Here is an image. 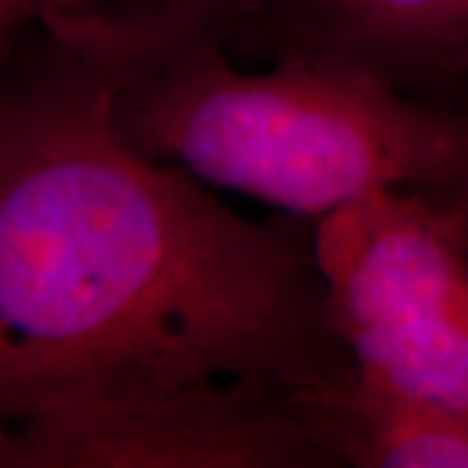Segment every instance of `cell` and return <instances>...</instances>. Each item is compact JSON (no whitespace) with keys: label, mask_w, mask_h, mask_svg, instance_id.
I'll return each mask as SVG.
<instances>
[{"label":"cell","mask_w":468,"mask_h":468,"mask_svg":"<svg viewBox=\"0 0 468 468\" xmlns=\"http://www.w3.org/2000/svg\"><path fill=\"white\" fill-rule=\"evenodd\" d=\"M463 100L468 101V97H463ZM430 198H435V201L445 203V206H451V208H455L461 217L466 218L468 224V167L466 172L455 180V183L451 185V187H445L442 193H437V196H430Z\"/></svg>","instance_id":"8"},{"label":"cell","mask_w":468,"mask_h":468,"mask_svg":"<svg viewBox=\"0 0 468 468\" xmlns=\"http://www.w3.org/2000/svg\"><path fill=\"white\" fill-rule=\"evenodd\" d=\"M346 468H468V411L401 393L349 369L323 390Z\"/></svg>","instance_id":"7"},{"label":"cell","mask_w":468,"mask_h":468,"mask_svg":"<svg viewBox=\"0 0 468 468\" xmlns=\"http://www.w3.org/2000/svg\"><path fill=\"white\" fill-rule=\"evenodd\" d=\"M112 120L151 159L294 217L378 190L437 196L468 167L463 97H417L310 55L252 70L224 45L198 48L115 86Z\"/></svg>","instance_id":"2"},{"label":"cell","mask_w":468,"mask_h":468,"mask_svg":"<svg viewBox=\"0 0 468 468\" xmlns=\"http://www.w3.org/2000/svg\"><path fill=\"white\" fill-rule=\"evenodd\" d=\"M468 0H261L227 52L242 66L284 55L365 68L417 97H455Z\"/></svg>","instance_id":"5"},{"label":"cell","mask_w":468,"mask_h":468,"mask_svg":"<svg viewBox=\"0 0 468 468\" xmlns=\"http://www.w3.org/2000/svg\"><path fill=\"white\" fill-rule=\"evenodd\" d=\"M331 318L362 378L468 411V224L411 190L318 218Z\"/></svg>","instance_id":"3"},{"label":"cell","mask_w":468,"mask_h":468,"mask_svg":"<svg viewBox=\"0 0 468 468\" xmlns=\"http://www.w3.org/2000/svg\"><path fill=\"white\" fill-rule=\"evenodd\" d=\"M323 393L70 430H3L0 468H338Z\"/></svg>","instance_id":"4"},{"label":"cell","mask_w":468,"mask_h":468,"mask_svg":"<svg viewBox=\"0 0 468 468\" xmlns=\"http://www.w3.org/2000/svg\"><path fill=\"white\" fill-rule=\"evenodd\" d=\"M261 0H0L3 34L32 27L115 86L229 45Z\"/></svg>","instance_id":"6"},{"label":"cell","mask_w":468,"mask_h":468,"mask_svg":"<svg viewBox=\"0 0 468 468\" xmlns=\"http://www.w3.org/2000/svg\"><path fill=\"white\" fill-rule=\"evenodd\" d=\"M452 84L458 86L461 81H468V42L463 45V50L458 52V58L452 60Z\"/></svg>","instance_id":"9"},{"label":"cell","mask_w":468,"mask_h":468,"mask_svg":"<svg viewBox=\"0 0 468 468\" xmlns=\"http://www.w3.org/2000/svg\"><path fill=\"white\" fill-rule=\"evenodd\" d=\"M112 97L42 32L3 34V430L315 399L356 367L313 232L133 149Z\"/></svg>","instance_id":"1"}]
</instances>
